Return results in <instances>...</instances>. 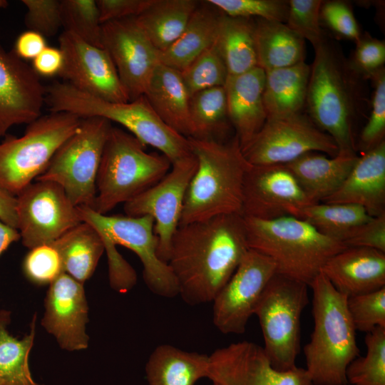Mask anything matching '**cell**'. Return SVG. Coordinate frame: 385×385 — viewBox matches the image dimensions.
I'll use <instances>...</instances> for the list:
<instances>
[{
    "label": "cell",
    "instance_id": "f35d334b",
    "mask_svg": "<svg viewBox=\"0 0 385 385\" xmlns=\"http://www.w3.org/2000/svg\"><path fill=\"white\" fill-rule=\"evenodd\" d=\"M61 13L64 31L89 44L103 48L102 24L96 1L61 0Z\"/></svg>",
    "mask_w": 385,
    "mask_h": 385
},
{
    "label": "cell",
    "instance_id": "7402d4cb",
    "mask_svg": "<svg viewBox=\"0 0 385 385\" xmlns=\"http://www.w3.org/2000/svg\"><path fill=\"white\" fill-rule=\"evenodd\" d=\"M321 272L346 297L385 287V252L366 247H346L331 257Z\"/></svg>",
    "mask_w": 385,
    "mask_h": 385
},
{
    "label": "cell",
    "instance_id": "ffe728a7",
    "mask_svg": "<svg viewBox=\"0 0 385 385\" xmlns=\"http://www.w3.org/2000/svg\"><path fill=\"white\" fill-rule=\"evenodd\" d=\"M46 88L32 67L0 46V138L41 116Z\"/></svg>",
    "mask_w": 385,
    "mask_h": 385
},
{
    "label": "cell",
    "instance_id": "db71d44e",
    "mask_svg": "<svg viewBox=\"0 0 385 385\" xmlns=\"http://www.w3.org/2000/svg\"><path fill=\"white\" fill-rule=\"evenodd\" d=\"M20 239L17 229L12 227L0 220V255L14 242Z\"/></svg>",
    "mask_w": 385,
    "mask_h": 385
},
{
    "label": "cell",
    "instance_id": "83f0119b",
    "mask_svg": "<svg viewBox=\"0 0 385 385\" xmlns=\"http://www.w3.org/2000/svg\"><path fill=\"white\" fill-rule=\"evenodd\" d=\"M209 362L207 354L160 344L146 362V379L148 385H195L207 378Z\"/></svg>",
    "mask_w": 385,
    "mask_h": 385
},
{
    "label": "cell",
    "instance_id": "816d5d0a",
    "mask_svg": "<svg viewBox=\"0 0 385 385\" xmlns=\"http://www.w3.org/2000/svg\"><path fill=\"white\" fill-rule=\"evenodd\" d=\"M46 46V38L43 35L28 30L16 39L13 53L23 61H33Z\"/></svg>",
    "mask_w": 385,
    "mask_h": 385
},
{
    "label": "cell",
    "instance_id": "5bb4252c",
    "mask_svg": "<svg viewBox=\"0 0 385 385\" xmlns=\"http://www.w3.org/2000/svg\"><path fill=\"white\" fill-rule=\"evenodd\" d=\"M196 158L190 155L172 163L170 170L155 185L124 203L126 215H149L154 220L158 255L168 263L173 235L180 225L185 194L197 170Z\"/></svg>",
    "mask_w": 385,
    "mask_h": 385
},
{
    "label": "cell",
    "instance_id": "f5cc1de1",
    "mask_svg": "<svg viewBox=\"0 0 385 385\" xmlns=\"http://www.w3.org/2000/svg\"><path fill=\"white\" fill-rule=\"evenodd\" d=\"M0 220L17 229L16 196L0 186Z\"/></svg>",
    "mask_w": 385,
    "mask_h": 385
},
{
    "label": "cell",
    "instance_id": "6f0895ef",
    "mask_svg": "<svg viewBox=\"0 0 385 385\" xmlns=\"http://www.w3.org/2000/svg\"><path fill=\"white\" fill-rule=\"evenodd\" d=\"M346 385H351V384H347Z\"/></svg>",
    "mask_w": 385,
    "mask_h": 385
},
{
    "label": "cell",
    "instance_id": "bcb514c9",
    "mask_svg": "<svg viewBox=\"0 0 385 385\" xmlns=\"http://www.w3.org/2000/svg\"><path fill=\"white\" fill-rule=\"evenodd\" d=\"M320 19L337 36L354 41L361 37V32L349 5L343 1H322Z\"/></svg>",
    "mask_w": 385,
    "mask_h": 385
},
{
    "label": "cell",
    "instance_id": "7a4b0ae2",
    "mask_svg": "<svg viewBox=\"0 0 385 385\" xmlns=\"http://www.w3.org/2000/svg\"><path fill=\"white\" fill-rule=\"evenodd\" d=\"M314 50L305 107L309 117L329 135L342 154H356L355 122L367 111L365 81L328 38Z\"/></svg>",
    "mask_w": 385,
    "mask_h": 385
},
{
    "label": "cell",
    "instance_id": "f1b7e54d",
    "mask_svg": "<svg viewBox=\"0 0 385 385\" xmlns=\"http://www.w3.org/2000/svg\"><path fill=\"white\" fill-rule=\"evenodd\" d=\"M309 74L310 66L305 61L265 71L263 103L267 119L302 113Z\"/></svg>",
    "mask_w": 385,
    "mask_h": 385
},
{
    "label": "cell",
    "instance_id": "9a60e30c",
    "mask_svg": "<svg viewBox=\"0 0 385 385\" xmlns=\"http://www.w3.org/2000/svg\"><path fill=\"white\" fill-rule=\"evenodd\" d=\"M275 272V264L270 257L250 249L212 302L215 327L225 334L244 333Z\"/></svg>",
    "mask_w": 385,
    "mask_h": 385
},
{
    "label": "cell",
    "instance_id": "680465c9",
    "mask_svg": "<svg viewBox=\"0 0 385 385\" xmlns=\"http://www.w3.org/2000/svg\"><path fill=\"white\" fill-rule=\"evenodd\" d=\"M212 385H216V384H212Z\"/></svg>",
    "mask_w": 385,
    "mask_h": 385
},
{
    "label": "cell",
    "instance_id": "4316f807",
    "mask_svg": "<svg viewBox=\"0 0 385 385\" xmlns=\"http://www.w3.org/2000/svg\"><path fill=\"white\" fill-rule=\"evenodd\" d=\"M221 14L207 1L199 3L181 35L160 52V63L179 72L185 69L215 43Z\"/></svg>",
    "mask_w": 385,
    "mask_h": 385
},
{
    "label": "cell",
    "instance_id": "d590c367",
    "mask_svg": "<svg viewBox=\"0 0 385 385\" xmlns=\"http://www.w3.org/2000/svg\"><path fill=\"white\" fill-rule=\"evenodd\" d=\"M36 320V314H34L30 332L22 339L9 333L7 329L9 322L0 325V385H38L33 379L29 365Z\"/></svg>",
    "mask_w": 385,
    "mask_h": 385
},
{
    "label": "cell",
    "instance_id": "4fadbf2b",
    "mask_svg": "<svg viewBox=\"0 0 385 385\" xmlns=\"http://www.w3.org/2000/svg\"><path fill=\"white\" fill-rule=\"evenodd\" d=\"M16 215L20 239L29 249L51 245L82 222L63 189L43 180H36L16 195Z\"/></svg>",
    "mask_w": 385,
    "mask_h": 385
},
{
    "label": "cell",
    "instance_id": "ab89813d",
    "mask_svg": "<svg viewBox=\"0 0 385 385\" xmlns=\"http://www.w3.org/2000/svg\"><path fill=\"white\" fill-rule=\"evenodd\" d=\"M373 86L371 111L362 128L356 148L362 153L385 141V68H381L369 79Z\"/></svg>",
    "mask_w": 385,
    "mask_h": 385
},
{
    "label": "cell",
    "instance_id": "44dd1931",
    "mask_svg": "<svg viewBox=\"0 0 385 385\" xmlns=\"http://www.w3.org/2000/svg\"><path fill=\"white\" fill-rule=\"evenodd\" d=\"M83 284L63 272L49 284L44 301L42 327L61 349L70 351L85 349L89 342L88 307Z\"/></svg>",
    "mask_w": 385,
    "mask_h": 385
},
{
    "label": "cell",
    "instance_id": "277c9868",
    "mask_svg": "<svg viewBox=\"0 0 385 385\" xmlns=\"http://www.w3.org/2000/svg\"><path fill=\"white\" fill-rule=\"evenodd\" d=\"M309 287L314 329L304 347L305 369L313 385H346V369L360 353L347 297L321 272Z\"/></svg>",
    "mask_w": 385,
    "mask_h": 385
},
{
    "label": "cell",
    "instance_id": "7dc6e473",
    "mask_svg": "<svg viewBox=\"0 0 385 385\" xmlns=\"http://www.w3.org/2000/svg\"><path fill=\"white\" fill-rule=\"evenodd\" d=\"M349 63L366 80L384 67L385 43L366 34L356 42V48Z\"/></svg>",
    "mask_w": 385,
    "mask_h": 385
},
{
    "label": "cell",
    "instance_id": "f907efd6",
    "mask_svg": "<svg viewBox=\"0 0 385 385\" xmlns=\"http://www.w3.org/2000/svg\"><path fill=\"white\" fill-rule=\"evenodd\" d=\"M63 64V56L59 48L46 46L33 61L32 68L38 76L59 75Z\"/></svg>",
    "mask_w": 385,
    "mask_h": 385
},
{
    "label": "cell",
    "instance_id": "ee69618b",
    "mask_svg": "<svg viewBox=\"0 0 385 385\" xmlns=\"http://www.w3.org/2000/svg\"><path fill=\"white\" fill-rule=\"evenodd\" d=\"M24 272L36 284H50L61 272L59 255L51 245H42L30 249L23 262Z\"/></svg>",
    "mask_w": 385,
    "mask_h": 385
},
{
    "label": "cell",
    "instance_id": "e0dca14e",
    "mask_svg": "<svg viewBox=\"0 0 385 385\" xmlns=\"http://www.w3.org/2000/svg\"><path fill=\"white\" fill-rule=\"evenodd\" d=\"M207 378L216 385H313L305 369L287 371L271 365L263 347L248 341L230 344L209 355Z\"/></svg>",
    "mask_w": 385,
    "mask_h": 385
},
{
    "label": "cell",
    "instance_id": "9f6ffc18",
    "mask_svg": "<svg viewBox=\"0 0 385 385\" xmlns=\"http://www.w3.org/2000/svg\"><path fill=\"white\" fill-rule=\"evenodd\" d=\"M9 3L6 0H0V8H6Z\"/></svg>",
    "mask_w": 385,
    "mask_h": 385
},
{
    "label": "cell",
    "instance_id": "52a82bcc",
    "mask_svg": "<svg viewBox=\"0 0 385 385\" xmlns=\"http://www.w3.org/2000/svg\"><path fill=\"white\" fill-rule=\"evenodd\" d=\"M133 135L111 127L98 171L93 208L106 215L158 183L172 163L163 154L147 153Z\"/></svg>",
    "mask_w": 385,
    "mask_h": 385
},
{
    "label": "cell",
    "instance_id": "484cf974",
    "mask_svg": "<svg viewBox=\"0 0 385 385\" xmlns=\"http://www.w3.org/2000/svg\"><path fill=\"white\" fill-rule=\"evenodd\" d=\"M144 96L167 125L186 138L193 137L190 96L178 71L160 63Z\"/></svg>",
    "mask_w": 385,
    "mask_h": 385
},
{
    "label": "cell",
    "instance_id": "1f68e13d",
    "mask_svg": "<svg viewBox=\"0 0 385 385\" xmlns=\"http://www.w3.org/2000/svg\"><path fill=\"white\" fill-rule=\"evenodd\" d=\"M198 4L195 0H153L135 19L161 52L181 35Z\"/></svg>",
    "mask_w": 385,
    "mask_h": 385
},
{
    "label": "cell",
    "instance_id": "d6a6232c",
    "mask_svg": "<svg viewBox=\"0 0 385 385\" xmlns=\"http://www.w3.org/2000/svg\"><path fill=\"white\" fill-rule=\"evenodd\" d=\"M255 27V19L231 17L222 13L215 43L228 76L239 75L257 66Z\"/></svg>",
    "mask_w": 385,
    "mask_h": 385
},
{
    "label": "cell",
    "instance_id": "f546056e",
    "mask_svg": "<svg viewBox=\"0 0 385 385\" xmlns=\"http://www.w3.org/2000/svg\"><path fill=\"white\" fill-rule=\"evenodd\" d=\"M304 41L284 23L255 19L257 66L265 71L304 61Z\"/></svg>",
    "mask_w": 385,
    "mask_h": 385
},
{
    "label": "cell",
    "instance_id": "3957f363",
    "mask_svg": "<svg viewBox=\"0 0 385 385\" xmlns=\"http://www.w3.org/2000/svg\"><path fill=\"white\" fill-rule=\"evenodd\" d=\"M188 140L197 166L185 194L180 225L223 215H242L244 180L252 165L237 138Z\"/></svg>",
    "mask_w": 385,
    "mask_h": 385
},
{
    "label": "cell",
    "instance_id": "681fc988",
    "mask_svg": "<svg viewBox=\"0 0 385 385\" xmlns=\"http://www.w3.org/2000/svg\"><path fill=\"white\" fill-rule=\"evenodd\" d=\"M153 0H98L100 21H108L136 17L143 13Z\"/></svg>",
    "mask_w": 385,
    "mask_h": 385
},
{
    "label": "cell",
    "instance_id": "60d3db41",
    "mask_svg": "<svg viewBox=\"0 0 385 385\" xmlns=\"http://www.w3.org/2000/svg\"><path fill=\"white\" fill-rule=\"evenodd\" d=\"M221 13L238 18L286 23L289 4L284 0H207Z\"/></svg>",
    "mask_w": 385,
    "mask_h": 385
},
{
    "label": "cell",
    "instance_id": "e575fe53",
    "mask_svg": "<svg viewBox=\"0 0 385 385\" xmlns=\"http://www.w3.org/2000/svg\"><path fill=\"white\" fill-rule=\"evenodd\" d=\"M189 111L193 137L221 140L232 127L224 86L199 91L190 97Z\"/></svg>",
    "mask_w": 385,
    "mask_h": 385
},
{
    "label": "cell",
    "instance_id": "b9f144b4",
    "mask_svg": "<svg viewBox=\"0 0 385 385\" xmlns=\"http://www.w3.org/2000/svg\"><path fill=\"white\" fill-rule=\"evenodd\" d=\"M286 24L304 41L308 40L313 48L326 38L321 27V0H290Z\"/></svg>",
    "mask_w": 385,
    "mask_h": 385
},
{
    "label": "cell",
    "instance_id": "6da1fadb",
    "mask_svg": "<svg viewBox=\"0 0 385 385\" xmlns=\"http://www.w3.org/2000/svg\"><path fill=\"white\" fill-rule=\"evenodd\" d=\"M250 250L244 217L231 214L180 225L168 263L190 305L212 302Z\"/></svg>",
    "mask_w": 385,
    "mask_h": 385
},
{
    "label": "cell",
    "instance_id": "8fae6325",
    "mask_svg": "<svg viewBox=\"0 0 385 385\" xmlns=\"http://www.w3.org/2000/svg\"><path fill=\"white\" fill-rule=\"evenodd\" d=\"M78 209L82 222L92 225L102 239L115 246H124L137 255L143 265V280L152 293L165 298L179 294L170 267L158 257V240L152 217L102 215L87 206H78Z\"/></svg>",
    "mask_w": 385,
    "mask_h": 385
},
{
    "label": "cell",
    "instance_id": "7c38bea8",
    "mask_svg": "<svg viewBox=\"0 0 385 385\" xmlns=\"http://www.w3.org/2000/svg\"><path fill=\"white\" fill-rule=\"evenodd\" d=\"M242 151L250 164L269 165H285L310 152L334 157L339 149L329 135L300 113L267 119Z\"/></svg>",
    "mask_w": 385,
    "mask_h": 385
},
{
    "label": "cell",
    "instance_id": "d6986e66",
    "mask_svg": "<svg viewBox=\"0 0 385 385\" xmlns=\"http://www.w3.org/2000/svg\"><path fill=\"white\" fill-rule=\"evenodd\" d=\"M312 204L284 165H252L245 175L243 217L262 220L296 217L301 209Z\"/></svg>",
    "mask_w": 385,
    "mask_h": 385
},
{
    "label": "cell",
    "instance_id": "603a6c76",
    "mask_svg": "<svg viewBox=\"0 0 385 385\" xmlns=\"http://www.w3.org/2000/svg\"><path fill=\"white\" fill-rule=\"evenodd\" d=\"M322 202L352 204L371 216L385 212V141L359 156L339 189Z\"/></svg>",
    "mask_w": 385,
    "mask_h": 385
},
{
    "label": "cell",
    "instance_id": "c3c4849f",
    "mask_svg": "<svg viewBox=\"0 0 385 385\" xmlns=\"http://www.w3.org/2000/svg\"><path fill=\"white\" fill-rule=\"evenodd\" d=\"M343 244L346 247H366L385 252V212L356 227Z\"/></svg>",
    "mask_w": 385,
    "mask_h": 385
},
{
    "label": "cell",
    "instance_id": "11a10c76",
    "mask_svg": "<svg viewBox=\"0 0 385 385\" xmlns=\"http://www.w3.org/2000/svg\"><path fill=\"white\" fill-rule=\"evenodd\" d=\"M6 322H10V312L6 310H0V325Z\"/></svg>",
    "mask_w": 385,
    "mask_h": 385
},
{
    "label": "cell",
    "instance_id": "2e32d148",
    "mask_svg": "<svg viewBox=\"0 0 385 385\" xmlns=\"http://www.w3.org/2000/svg\"><path fill=\"white\" fill-rule=\"evenodd\" d=\"M102 43L129 100L144 95L160 63V51L148 38L135 17L103 24Z\"/></svg>",
    "mask_w": 385,
    "mask_h": 385
},
{
    "label": "cell",
    "instance_id": "836d02e7",
    "mask_svg": "<svg viewBox=\"0 0 385 385\" xmlns=\"http://www.w3.org/2000/svg\"><path fill=\"white\" fill-rule=\"evenodd\" d=\"M295 217L306 221L322 235L343 243L354 229L372 217L359 205L318 202L301 209Z\"/></svg>",
    "mask_w": 385,
    "mask_h": 385
},
{
    "label": "cell",
    "instance_id": "d4e9b609",
    "mask_svg": "<svg viewBox=\"0 0 385 385\" xmlns=\"http://www.w3.org/2000/svg\"><path fill=\"white\" fill-rule=\"evenodd\" d=\"M359 156L338 153L327 157L319 152L305 153L284 165L293 174L312 204L322 202L342 185Z\"/></svg>",
    "mask_w": 385,
    "mask_h": 385
},
{
    "label": "cell",
    "instance_id": "4dcf8cb0",
    "mask_svg": "<svg viewBox=\"0 0 385 385\" xmlns=\"http://www.w3.org/2000/svg\"><path fill=\"white\" fill-rule=\"evenodd\" d=\"M58 252L63 271L83 284L93 274L105 247L98 232L81 222L51 244Z\"/></svg>",
    "mask_w": 385,
    "mask_h": 385
},
{
    "label": "cell",
    "instance_id": "8992f818",
    "mask_svg": "<svg viewBox=\"0 0 385 385\" xmlns=\"http://www.w3.org/2000/svg\"><path fill=\"white\" fill-rule=\"evenodd\" d=\"M243 217L249 248L270 257L276 272L309 287L326 262L346 247L293 216L272 220Z\"/></svg>",
    "mask_w": 385,
    "mask_h": 385
},
{
    "label": "cell",
    "instance_id": "5b68a950",
    "mask_svg": "<svg viewBox=\"0 0 385 385\" xmlns=\"http://www.w3.org/2000/svg\"><path fill=\"white\" fill-rule=\"evenodd\" d=\"M46 102L51 113L101 117L128 129L145 145L160 150L173 162L192 154L188 138L167 125L143 95L128 102H111L81 91L66 82L55 81L46 88Z\"/></svg>",
    "mask_w": 385,
    "mask_h": 385
},
{
    "label": "cell",
    "instance_id": "30bf717a",
    "mask_svg": "<svg viewBox=\"0 0 385 385\" xmlns=\"http://www.w3.org/2000/svg\"><path fill=\"white\" fill-rule=\"evenodd\" d=\"M111 123L96 116L82 118L77 130L60 146L35 180L56 183L75 206L93 207L98 171Z\"/></svg>",
    "mask_w": 385,
    "mask_h": 385
},
{
    "label": "cell",
    "instance_id": "74e56055",
    "mask_svg": "<svg viewBox=\"0 0 385 385\" xmlns=\"http://www.w3.org/2000/svg\"><path fill=\"white\" fill-rule=\"evenodd\" d=\"M180 73L190 97L205 89L224 86L228 77L215 41Z\"/></svg>",
    "mask_w": 385,
    "mask_h": 385
},
{
    "label": "cell",
    "instance_id": "9c48e42d",
    "mask_svg": "<svg viewBox=\"0 0 385 385\" xmlns=\"http://www.w3.org/2000/svg\"><path fill=\"white\" fill-rule=\"evenodd\" d=\"M308 285L275 272L265 287L254 314L264 339L271 365L280 371L297 367L300 350V320L309 303Z\"/></svg>",
    "mask_w": 385,
    "mask_h": 385
},
{
    "label": "cell",
    "instance_id": "ba28073f",
    "mask_svg": "<svg viewBox=\"0 0 385 385\" xmlns=\"http://www.w3.org/2000/svg\"><path fill=\"white\" fill-rule=\"evenodd\" d=\"M81 120L70 113H51L28 124L19 138L6 135L0 143V186L16 196L46 170Z\"/></svg>",
    "mask_w": 385,
    "mask_h": 385
},
{
    "label": "cell",
    "instance_id": "f6af8a7d",
    "mask_svg": "<svg viewBox=\"0 0 385 385\" xmlns=\"http://www.w3.org/2000/svg\"><path fill=\"white\" fill-rule=\"evenodd\" d=\"M26 7L25 24L29 30L46 37L55 35L62 24L61 0H22Z\"/></svg>",
    "mask_w": 385,
    "mask_h": 385
},
{
    "label": "cell",
    "instance_id": "7bdbcfd3",
    "mask_svg": "<svg viewBox=\"0 0 385 385\" xmlns=\"http://www.w3.org/2000/svg\"><path fill=\"white\" fill-rule=\"evenodd\" d=\"M346 307L356 331L368 333L385 328V287L347 297Z\"/></svg>",
    "mask_w": 385,
    "mask_h": 385
},
{
    "label": "cell",
    "instance_id": "8d00e7d4",
    "mask_svg": "<svg viewBox=\"0 0 385 385\" xmlns=\"http://www.w3.org/2000/svg\"><path fill=\"white\" fill-rule=\"evenodd\" d=\"M365 356H358L346 371L347 384L385 385V328L376 327L366 333Z\"/></svg>",
    "mask_w": 385,
    "mask_h": 385
},
{
    "label": "cell",
    "instance_id": "ac0fdd59",
    "mask_svg": "<svg viewBox=\"0 0 385 385\" xmlns=\"http://www.w3.org/2000/svg\"><path fill=\"white\" fill-rule=\"evenodd\" d=\"M58 41L63 56L58 76L64 82L108 101H130L114 63L104 48L89 44L67 31L61 34Z\"/></svg>",
    "mask_w": 385,
    "mask_h": 385
},
{
    "label": "cell",
    "instance_id": "cb8c5ba5",
    "mask_svg": "<svg viewBox=\"0 0 385 385\" xmlns=\"http://www.w3.org/2000/svg\"><path fill=\"white\" fill-rule=\"evenodd\" d=\"M265 71L256 66L228 76L224 86L229 118L241 148L262 128L267 120L263 103Z\"/></svg>",
    "mask_w": 385,
    "mask_h": 385
}]
</instances>
